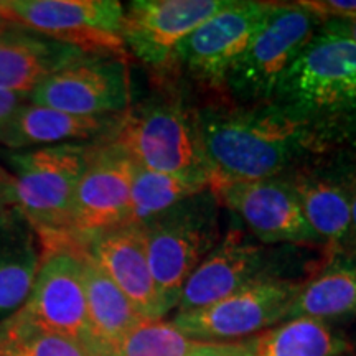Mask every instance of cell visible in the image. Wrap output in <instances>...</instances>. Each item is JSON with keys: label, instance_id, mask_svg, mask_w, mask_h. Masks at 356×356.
<instances>
[{"label": "cell", "instance_id": "6da1fadb", "mask_svg": "<svg viewBox=\"0 0 356 356\" xmlns=\"http://www.w3.org/2000/svg\"><path fill=\"white\" fill-rule=\"evenodd\" d=\"M195 122L213 180H266L289 175L332 140L327 127L275 104L218 102L195 111Z\"/></svg>", "mask_w": 356, "mask_h": 356}, {"label": "cell", "instance_id": "7a4b0ae2", "mask_svg": "<svg viewBox=\"0 0 356 356\" xmlns=\"http://www.w3.org/2000/svg\"><path fill=\"white\" fill-rule=\"evenodd\" d=\"M102 139L118 147L137 167L213 181V170L200 142L195 111H190L172 92L126 111Z\"/></svg>", "mask_w": 356, "mask_h": 356}, {"label": "cell", "instance_id": "3957f363", "mask_svg": "<svg viewBox=\"0 0 356 356\" xmlns=\"http://www.w3.org/2000/svg\"><path fill=\"white\" fill-rule=\"evenodd\" d=\"M95 142H68L6 154L15 207L42 243L66 239L74 193L95 152Z\"/></svg>", "mask_w": 356, "mask_h": 356}, {"label": "cell", "instance_id": "277c9868", "mask_svg": "<svg viewBox=\"0 0 356 356\" xmlns=\"http://www.w3.org/2000/svg\"><path fill=\"white\" fill-rule=\"evenodd\" d=\"M273 104L330 131L356 106V44L318 29L282 74Z\"/></svg>", "mask_w": 356, "mask_h": 356}, {"label": "cell", "instance_id": "5b68a950", "mask_svg": "<svg viewBox=\"0 0 356 356\" xmlns=\"http://www.w3.org/2000/svg\"><path fill=\"white\" fill-rule=\"evenodd\" d=\"M218 204L215 193L204 190L139 225L150 273L165 312L175 309L185 280L220 241Z\"/></svg>", "mask_w": 356, "mask_h": 356}, {"label": "cell", "instance_id": "8992f818", "mask_svg": "<svg viewBox=\"0 0 356 356\" xmlns=\"http://www.w3.org/2000/svg\"><path fill=\"white\" fill-rule=\"evenodd\" d=\"M318 22L297 2H274L226 76L225 91L234 104H273L280 78L318 32Z\"/></svg>", "mask_w": 356, "mask_h": 356}, {"label": "cell", "instance_id": "52a82bcc", "mask_svg": "<svg viewBox=\"0 0 356 356\" xmlns=\"http://www.w3.org/2000/svg\"><path fill=\"white\" fill-rule=\"evenodd\" d=\"M0 17L86 55L127 58L115 0H2Z\"/></svg>", "mask_w": 356, "mask_h": 356}, {"label": "cell", "instance_id": "ba28073f", "mask_svg": "<svg viewBox=\"0 0 356 356\" xmlns=\"http://www.w3.org/2000/svg\"><path fill=\"white\" fill-rule=\"evenodd\" d=\"M17 317L47 332L73 338L99 356L89 330L83 282V248L68 241L42 244V264Z\"/></svg>", "mask_w": 356, "mask_h": 356}, {"label": "cell", "instance_id": "9c48e42d", "mask_svg": "<svg viewBox=\"0 0 356 356\" xmlns=\"http://www.w3.org/2000/svg\"><path fill=\"white\" fill-rule=\"evenodd\" d=\"M300 287L299 280L262 275L216 304L177 314L172 323L193 340L233 343L284 322Z\"/></svg>", "mask_w": 356, "mask_h": 356}, {"label": "cell", "instance_id": "30bf717a", "mask_svg": "<svg viewBox=\"0 0 356 356\" xmlns=\"http://www.w3.org/2000/svg\"><path fill=\"white\" fill-rule=\"evenodd\" d=\"M274 2L231 0L184 38L173 53L170 70L181 68L198 84L225 89L229 70L239 60ZM168 70V71H170Z\"/></svg>", "mask_w": 356, "mask_h": 356}, {"label": "cell", "instance_id": "8fae6325", "mask_svg": "<svg viewBox=\"0 0 356 356\" xmlns=\"http://www.w3.org/2000/svg\"><path fill=\"white\" fill-rule=\"evenodd\" d=\"M30 102L74 115H121L131 109L127 58L83 55L47 78Z\"/></svg>", "mask_w": 356, "mask_h": 356}, {"label": "cell", "instance_id": "7c38bea8", "mask_svg": "<svg viewBox=\"0 0 356 356\" xmlns=\"http://www.w3.org/2000/svg\"><path fill=\"white\" fill-rule=\"evenodd\" d=\"M136 167L118 147L96 140L74 193L68 241L84 248L97 234L127 225Z\"/></svg>", "mask_w": 356, "mask_h": 356}, {"label": "cell", "instance_id": "4fadbf2b", "mask_svg": "<svg viewBox=\"0 0 356 356\" xmlns=\"http://www.w3.org/2000/svg\"><path fill=\"white\" fill-rule=\"evenodd\" d=\"M210 190L256 239L264 244H320L286 177L266 180H213Z\"/></svg>", "mask_w": 356, "mask_h": 356}, {"label": "cell", "instance_id": "5bb4252c", "mask_svg": "<svg viewBox=\"0 0 356 356\" xmlns=\"http://www.w3.org/2000/svg\"><path fill=\"white\" fill-rule=\"evenodd\" d=\"M231 0H137L124 7L122 40L145 66L160 76L170 70L173 53L184 38Z\"/></svg>", "mask_w": 356, "mask_h": 356}, {"label": "cell", "instance_id": "9a60e30c", "mask_svg": "<svg viewBox=\"0 0 356 356\" xmlns=\"http://www.w3.org/2000/svg\"><path fill=\"white\" fill-rule=\"evenodd\" d=\"M264 249L241 228H231L185 280L177 310L186 314L216 304L262 277Z\"/></svg>", "mask_w": 356, "mask_h": 356}, {"label": "cell", "instance_id": "2e32d148", "mask_svg": "<svg viewBox=\"0 0 356 356\" xmlns=\"http://www.w3.org/2000/svg\"><path fill=\"white\" fill-rule=\"evenodd\" d=\"M84 251L124 292L144 318H162L159 299L139 225H122L92 238Z\"/></svg>", "mask_w": 356, "mask_h": 356}, {"label": "cell", "instance_id": "e0dca14e", "mask_svg": "<svg viewBox=\"0 0 356 356\" xmlns=\"http://www.w3.org/2000/svg\"><path fill=\"white\" fill-rule=\"evenodd\" d=\"M299 197L302 211L310 228L323 244L327 262L350 254L355 248L351 228V178H337L310 168L286 177Z\"/></svg>", "mask_w": 356, "mask_h": 356}, {"label": "cell", "instance_id": "ac0fdd59", "mask_svg": "<svg viewBox=\"0 0 356 356\" xmlns=\"http://www.w3.org/2000/svg\"><path fill=\"white\" fill-rule=\"evenodd\" d=\"M86 53L10 24L0 35V89L30 95L53 73Z\"/></svg>", "mask_w": 356, "mask_h": 356}, {"label": "cell", "instance_id": "d6986e66", "mask_svg": "<svg viewBox=\"0 0 356 356\" xmlns=\"http://www.w3.org/2000/svg\"><path fill=\"white\" fill-rule=\"evenodd\" d=\"M119 115H74L26 101L0 127V144L12 150L48 147L68 142L99 140L115 127Z\"/></svg>", "mask_w": 356, "mask_h": 356}, {"label": "cell", "instance_id": "ffe728a7", "mask_svg": "<svg viewBox=\"0 0 356 356\" xmlns=\"http://www.w3.org/2000/svg\"><path fill=\"white\" fill-rule=\"evenodd\" d=\"M42 264V241L19 207L0 216V317H10L29 299Z\"/></svg>", "mask_w": 356, "mask_h": 356}, {"label": "cell", "instance_id": "44dd1931", "mask_svg": "<svg viewBox=\"0 0 356 356\" xmlns=\"http://www.w3.org/2000/svg\"><path fill=\"white\" fill-rule=\"evenodd\" d=\"M83 282L92 343L99 356H113L122 338L142 320L139 310L124 296L83 248Z\"/></svg>", "mask_w": 356, "mask_h": 356}, {"label": "cell", "instance_id": "7402d4cb", "mask_svg": "<svg viewBox=\"0 0 356 356\" xmlns=\"http://www.w3.org/2000/svg\"><path fill=\"white\" fill-rule=\"evenodd\" d=\"M356 315V257L337 256L309 282L302 284L296 300L287 312L289 318L328 320Z\"/></svg>", "mask_w": 356, "mask_h": 356}, {"label": "cell", "instance_id": "603a6c76", "mask_svg": "<svg viewBox=\"0 0 356 356\" xmlns=\"http://www.w3.org/2000/svg\"><path fill=\"white\" fill-rule=\"evenodd\" d=\"M243 356H343L353 346L328 323L314 318H289L243 343Z\"/></svg>", "mask_w": 356, "mask_h": 356}, {"label": "cell", "instance_id": "cb8c5ba5", "mask_svg": "<svg viewBox=\"0 0 356 356\" xmlns=\"http://www.w3.org/2000/svg\"><path fill=\"white\" fill-rule=\"evenodd\" d=\"M208 178L160 173L136 167L127 225H144L184 200L210 190Z\"/></svg>", "mask_w": 356, "mask_h": 356}, {"label": "cell", "instance_id": "d4e9b609", "mask_svg": "<svg viewBox=\"0 0 356 356\" xmlns=\"http://www.w3.org/2000/svg\"><path fill=\"white\" fill-rule=\"evenodd\" d=\"M208 345L186 337L172 322L145 318L122 338L113 356H193Z\"/></svg>", "mask_w": 356, "mask_h": 356}, {"label": "cell", "instance_id": "484cf974", "mask_svg": "<svg viewBox=\"0 0 356 356\" xmlns=\"http://www.w3.org/2000/svg\"><path fill=\"white\" fill-rule=\"evenodd\" d=\"M0 356H96L86 346L60 333L10 315L0 322Z\"/></svg>", "mask_w": 356, "mask_h": 356}, {"label": "cell", "instance_id": "4316f807", "mask_svg": "<svg viewBox=\"0 0 356 356\" xmlns=\"http://www.w3.org/2000/svg\"><path fill=\"white\" fill-rule=\"evenodd\" d=\"M318 22V25L330 20H346L356 17V0H304L297 2Z\"/></svg>", "mask_w": 356, "mask_h": 356}, {"label": "cell", "instance_id": "83f0119b", "mask_svg": "<svg viewBox=\"0 0 356 356\" xmlns=\"http://www.w3.org/2000/svg\"><path fill=\"white\" fill-rule=\"evenodd\" d=\"M330 137L332 140L343 142L351 152L356 155V106L350 113L341 115L338 121L332 124Z\"/></svg>", "mask_w": 356, "mask_h": 356}, {"label": "cell", "instance_id": "f1b7e54d", "mask_svg": "<svg viewBox=\"0 0 356 356\" xmlns=\"http://www.w3.org/2000/svg\"><path fill=\"white\" fill-rule=\"evenodd\" d=\"M26 101H29L26 96H20L17 95V92L0 89V127L6 126V124L12 119V115L15 114Z\"/></svg>", "mask_w": 356, "mask_h": 356}, {"label": "cell", "instance_id": "f546056e", "mask_svg": "<svg viewBox=\"0 0 356 356\" xmlns=\"http://www.w3.org/2000/svg\"><path fill=\"white\" fill-rule=\"evenodd\" d=\"M320 30L327 33L338 35V37H343L350 40L351 43L356 44V17L355 19H346V20H330L325 22L318 26Z\"/></svg>", "mask_w": 356, "mask_h": 356}, {"label": "cell", "instance_id": "4dcf8cb0", "mask_svg": "<svg viewBox=\"0 0 356 356\" xmlns=\"http://www.w3.org/2000/svg\"><path fill=\"white\" fill-rule=\"evenodd\" d=\"M243 343H210L193 356H243Z\"/></svg>", "mask_w": 356, "mask_h": 356}, {"label": "cell", "instance_id": "1f68e13d", "mask_svg": "<svg viewBox=\"0 0 356 356\" xmlns=\"http://www.w3.org/2000/svg\"><path fill=\"white\" fill-rule=\"evenodd\" d=\"M12 207H15V198H13L10 177L0 170V216Z\"/></svg>", "mask_w": 356, "mask_h": 356}, {"label": "cell", "instance_id": "d6a6232c", "mask_svg": "<svg viewBox=\"0 0 356 356\" xmlns=\"http://www.w3.org/2000/svg\"><path fill=\"white\" fill-rule=\"evenodd\" d=\"M350 193H351V228H353V241L356 248V177H351Z\"/></svg>", "mask_w": 356, "mask_h": 356}, {"label": "cell", "instance_id": "836d02e7", "mask_svg": "<svg viewBox=\"0 0 356 356\" xmlns=\"http://www.w3.org/2000/svg\"><path fill=\"white\" fill-rule=\"evenodd\" d=\"M8 26H10V22H7L6 19H2V17H0V35L6 32Z\"/></svg>", "mask_w": 356, "mask_h": 356}, {"label": "cell", "instance_id": "e575fe53", "mask_svg": "<svg viewBox=\"0 0 356 356\" xmlns=\"http://www.w3.org/2000/svg\"><path fill=\"white\" fill-rule=\"evenodd\" d=\"M0 340H2V330H0Z\"/></svg>", "mask_w": 356, "mask_h": 356}]
</instances>
